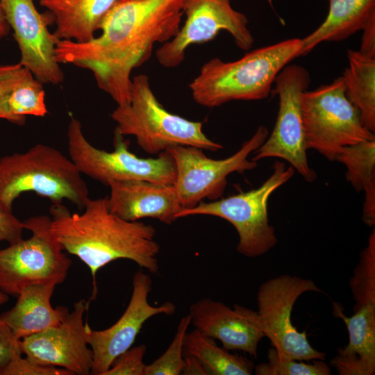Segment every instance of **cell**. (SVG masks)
<instances>
[{"label": "cell", "instance_id": "cell-28", "mask_svg": "<svg viewBox=\"0 0 375 375\" xmlns=\"http://www.w3.org/2000/svg\"><path fill=\"white\" fill-rule=\"evenodd\" d=\"M267 362L254 367L256 375H330L331 369L322 360L310 362L280 358L275 348L269 349Z\"/></svg>", "mask_w": 375, "mask_h": 375}, {"label": "cell", "instance_id": "cell-4", "mask_svg": "<svg viewBox=\"0 0 375 375\" xmlns=\"http://www.w3.org/2000/svg\"><path fill=\"white\" fill-rule=\"evenodd\" d=\"M26 192L53 204L67 199L81 210L89 199L88 185L72 160L43 144L0 158V206L12 211L14 201Z\"/></svg>", "mask_w": 375, "mask_h": 375}, {"label": "cell", "instance_id": "cell-38", "mask_svg": "<svg viewBox=\"0 0 375 375\" xmlns=\"http://www.w3.org/2000/svg\"><path fill=\"white\" fill-rule=\"evenodd\" d=\"M8 295L4 293L1 289H0V305H2L7 302L8 301Z\"/></svg>", "mask_w": 375, "mask_h": 375}, {"label": "cell", "instance_id": "cell-7", "mask_svg": "<svg viewBox=\"0 0 375 375\" xmlns=\"http://www.w3.org/2000/svg\"><path fill=\"white\" fill-rule=\"evenodd\" d=\"M301 109L307 149L335 160L347 146L375 139L363 125L359 112L348 99L342 76L301 96Z\"/></svg>", "mask_w": 375, "mask_h": 375}, {"label": "cell", "instance_id": "cell-3", "mask_svg": "<svg viewBox=\"0 0 375 375\" xmlns=\"http://www.w3.org/2000/svg\"><path fill=\"white\" fill-rule=\"evenodd\" d=\"M301 39L290 38L258 48L231 62L214 58L189 84L194 101L215 108L231 101L267 98L278 73L300 56Z\"/></svg>", "mask_w": 375, "mask_h": 375}, {"label": "cell", "instance_id": "cell-30", "mask_svg": "<svg viewBox=\"0 0 375 375\" xmlns=\"http://www.w3.org/2000/svg\"><path fill=\"white\" fill-rule=\"evenodd\" d=\"M146 351L144 344L131 347L118 356L103 375H144Z\"/></svg>", "mask_w": 375, "mask_h": 375}, {"label": "cell", "instance_id": "cell-33", "mask_svg": "<svg viewBox=\"0 0 375 375\" xmlns=\"http://www.w3.org/2000/svg\"><path fill=\"white\" fill-rule=\"evenodd\" d=\"M21 340L0 317V371L14 358L22 356Z\"/></svg>", "mask_w": 375, "mask_h": 375}, {"label": "cell", "instance_id": "cell-14", "mask_svg": "<svg viewBox=\"0 0 375 375\" xmlns=\"http://www.w3.org/2000/svg\"><path fill=\"white\" fill-rule=\"evenodd\" d=\"M88 304L79 300L59 324L22 339V353L35 363L63 368L73 375L91 374L93 358L88 347L90 327L83 322Z\"/></svg>", "mask_w": 375, "mask_h": 375}, {"label": "cell", "instance_id": "cell-16", "mask_svg": "<svg viewBox=\"0 0 375 375\" xmlns=\"http://www.w3.org/2000/svg\"><path fill=\"white\" fill-rule=\"evenodd\" d=\"M0 5L21 53L19 63L42 83H62L64 74L56 58L59 40L49 32L33 0H0Z\"/></svg>", "mask_w": 375, "mask_h": 375}, {"label": "cell", "instance_id": "cell-35", "mask_svg": "<svg viewBox=\"0 0 375 375\" xmlns=\"http://www.w3.org/2000/svg\"><path fill=\"white\" fill-rule=\"evenodd\" d=\"M362 30L363 33L359 51L375 58V17L370 19Z\"/></svg>", "mask_w": 375, "mask_h": 375}, {"label": "cell", "instance_id": "cell-15", "mask_svg": "<svg viewBox=\"0 0 375 375\" xmlns=\"http://www.w3.org/2000/svg\"><path fill=\"white\" fill-rule=\"evenodd\" d=\"M132 283L129 303L120 318L106 329L89 331L88 344L93 358L92 374L103 375L118 356L130 349L147 320L157 315H172L176 310V306L171 302L158 306L149 303L152 280L147 274L138 271Z\"/></svg>", "mask_w": 375, "mask_h": 375}, {"label": "cell", "instance_id": "cell-9", "mask_svg": "<svg viewBox=\"0 0 375 375\" xmlns=\"http://www.w3.org/2000/svg\"><path fill=\"white\" fill-rule=\"evenodd\" d=\"M23 224L32 235L0 249V289L15 297L31 285L62 283L72 264L51 233V217L33 216Z\"/></svg>", "mask_w": 375, "mask_h": 375}, {"label": "cell", "instance_id": "cell-11", "mask_svg": "<svg viewBox=\"0 0 375 375\" xmlns=\"http://www.w3.org/2000/svg\"><path fill=\"white\" fill-rule=\"evenodd\" d=\"M307 292L321 290L310 279L288 274L269 278L259 287L256 319L280 358L307 362L325 360L326 354L314 349L306 331H299L291 320L296 301Z\"/></svg>", "mask_w": 375, "mask_h": 375}, {"label": "cell", "instance_id": "cell-27", "mask_svg": "<svg viewBox=\"0 0 375 375\" xmlns=\"http://www.w3.org/2000/svg\"><path fill=\"white\" fill-rule=\"evenodd\" d=\"M349 283L355 301L353 311L367 303H375L374 227L369 236L367 245L360 252L359 262Z\"/></svg>", "mask_w": 375, "mask_h": 375}, {"label": "cell", "instance_id": "cell-34", "mask_svg": "<svg viewBox=\"0 0 375 375\" xmlns=\"http://www.w3.org/2000/svg\"><path fill=\"white\" fill-rule=\"evenodd\" d=\"M24 229L23 221H20L12 213L0 206V242L12 244L22 239Z\"/></svg>", "mask_w": 375, "mask_h": 375}, {"label": "cell", "instance_id": "cell-2", "mask_svg": "<svg viewBox=\"0 0 375 375\" xmlns=\"http://www.w3.org/2000/svg\"><path fill=\"white\" fill-rule=\"evenodd\" d=\"M84 211L71 213L61 203L50 208V230L63 250L77 256L90 269L96 295L97 272L118 259L135 262L158 274L160 245L156 228L142 222L126 221L110 211L108 197L88 199Z\"/></svg>", "mask_w": 375, "mask_h": 375}, {"label": "cell", "instance_id": "cell-1", "mask_svg": "<svg viewBox=\"0 0 375 375\" xmlns=\"http://www.w3.org/2000/svg\"><path fill=\"white\" fill-rule=\"evenodd\" d=\"M185 1L117 0L101 22V35L87 42L59 40L56 60L90 70L98 87L125 106L132 71L149 59L156 43L176 35Z\"/></svg>", "mask_w": 375, "mask_h": 375}, {"label": "cell", "instance_id": "cell-24", "mask_svg": "<svg viewBox=\"0 0 375 375\" xmlns=\"http://www.w3.org/2000/svg\"><path fill=\"white\" fill-rule=\"evenodd\" d=\"M333 311L345 324L349 342L338 349V354L356 358L367 375L375 374V303H369L346 316L339 303L333 302Z\"/></svg>", "mask_w": 375, "mask_h": 375}, {"label": "cell", "instance_id": "cell-36", "mask_svg": "<svg viewBox=\"0 0 375 375\" xmlns=\"http://www.w3.org/2000/svg\"><path fill=\"white\" fill-rule=\"evenodd\" d=\"M181 374L207 375V373L197 358L191 355L184 354V367Z\"/></svg>", "mask_w": 375, "mask_h": 375}, {"label": "cell", "instance_id": "cell-37", "mask_svg": "<svg viewBox=\"0 0 375 375\" xmlns=\"http://www.w3.org/2000/svg\"><path fill=\"white\" fill-rule=\"evenodd\" d=\"M10 28L0 5V38L6 36L9 33Z\"/></svg>", "mask_w": 375, "mask_h": 375}, {"label": "cell", "instance_id": "cell-10", "mask_svg": "<svg viewBox=\"0 0 375 375\" xmlns=\"http://www.w3.org/2000/svg\"><path fill=\"white\" fill-rule=\"evenodd\" d=\"M267 136V128L260 126L238 151L219 160L207 157L202 149L196 147L176 146L168 149L176 170L173 185L182 209L193 208L204 199L215 201L222 198L231 174L244 173L257 167V162L249 160V156Z\"/></svg>", "mask_w": 375, "mask_h": 375}, {"label": "cell", "instance_id": "cell-26", "mask_svg": "<svg viewBox=\"0 0 375 375\" xmlns=\"http://www.w3.org/2000/svg\"><path fill=\"white\" fill-rule=\"evenodd\" d=\"M42 83L29 72L10 92L5 103V119L23 124L26 116L44 117L48 112Z\"/></svg>", "mask_w": 375, "mask_h": 375}, {"label": "cell", "instance_id": "cell-18", "mask_svg": "<svg viewBox=\"0 0 375 375\" xmlns=\"http://www.w3.org/2000/svg\"><path fill=\"white\" fill-rule=\"evenodd\" d=\"M108 185L110 211L126 221L150 217L170 224L182 209L174 185L128 180L111 181Z\"/></svg>", "mask_w": 375, "mask_h": 375}, {"label": "cell", "instance_id": "cell-19", "mask_svg": "<svg viewBox=\"0 0 375 375\" xmlns=\"http://www.w3.org/2000/svg\"><path fill=\"white\" fill-rule=\"evenodd\" d=\"M55 287L35 284L23 288L15 305L0 315L17 339L59 324L69 312L65 306L52 307L50 300Z\"/></svg>", "mask_w": 375, "mask_h": 375}, {"label": "cell", "instance_id": "cell-20", "mask_svg": "<svg viewBox=\"0 0 375 375\" xmlns=\"http://www.w3.org/2000/svg\"><path fill=\"white\" fill-rule=\"evenodd\" d=\"M117 0H40L53 17V35L59 40L87 42L95 37Z\"/></svg>", "mask_w": 375, "mask_h": 375}, {"label": "cell", "instance_id": "cell-5", "mask_svg": "<svg viewBox=\"0 0 375 375\" xmlns=\"http://www.w3.org/2000/svg\"><path fill=\"white\" fill-rule=\"evenodd\" d=\"M111 118L122 135L133 136L145 152L158 155L176 146H191L217 151L223 146L209 139L203 122H194L167 111L155 96L147 76L131 78L129 102L117 106Z\"/></svg>", "mask_w": 375, "mask_h": 375}, {"label": "cell", "instance_id": "cell-8", "mask_svg": "<svg viewBox=\"0 0 375 375\" xmlns=\"http://www.w3.org/2000/svg\"><path fill=\"white\" fill-rule=\"evenodd\" d=\"M67 149L69 158L81 174L108 185L111 181L143 180L173 185L176 170L167 151L156 158H142L129 150L128 140L116 129L114 150L110 152L94 147L85 137L81 122L70 117L67 127Z\"/></svg>", "mask_w": 375, "mask_h": 375}, {"label": "cell", "instance_id": "cell-22", "mask_svg": "<svg viewBox=\"0 0 375 375\" xmlns=\"http://www.w3.org/2000/svg\"><path fill=\"white\" fill-rule=\"evenodd\" d=\"M335 160L347 169V181L357 192H364L362 219L369 227L375 224V139L347 146Z\"/></svg>", "mask_w": 375, "mask_h": 375}, {"label": "cell", "instance_id": "cell-25", "mask_svg": "<svg viewBox=\"0 0 375 375\" xmlns=\"http://www.w3.org/2000/svg\"><path fill=\"white\" fill-rule=\"evenodd\" d=\"M183 354L197 358L207 375H251L255 367L247 358L229 353L196 328L185 334Z\"/></svg>", "mask_w": 375, "mask_h": 375}, {"label": "cell", "instance_id": "cell-21", "mask_svg": "<svg viewBox=\"0 0 375 375\" xmlns=\"http://www.w3.org/2000/svg\"><path fill=\"white\" fill-rule=\"evenodd\" d=\"M329 9L322 24L301 39L300 56L324 42L343 40L362 30L375 17V0H327Z\"/></svg>", "mask_w": 375, "mask_h": 375}, {"label": "cell", "instance_id": "cell-23", "mask_svg": "<svg viewBox=\"0 0 375 375\" xmlns=\"http://www.w3.org/2000/svg\"><path fill=\"white\" fill-rule=\"evenodd\" d=\"M349 66L342 76L345 92L358 109L361 121L375 132V58L359 51H347Z\"/></svg>", "mask_w": 375, "mask_h": 375}, {"label": "cell", "instance_id": "cell-29", "mask_svg": "<svg viewBox=\"0 0 375 375\" xmlns=\"http://www.w3.org/2000/svg\"><path fill=\"white\" fill-rule=\"evenodd\" d=\"M191 324L190 315L183 316L175 335L164 353L151 364L146 365L144 375H179L184 367V338Z\"/></svg>", "mask_w": 375, "mask_h": 375}, {"label": "cell", "instance_id": "cell-13", "mask_svg": "<svg viewBox=\"0 0 375 375\" xmlns=\"http://www.w3.org/2000/svg\"><path fill=\"white\" fill-rule=\"evenodd\" d=\"M183 14V26L156 51L158 62L165 67L178 66L190 46L208 42L221 31L228 32L242 50L248 51L253 46L248 19L232 8L231 0H186Z\"/></svg>", "mask_w": 375, "mask_h": 375}, {"label": "cell", "instance_id": "cell-12", "mask_svg": "<svg viewBox=\"0 0 375 375\" xmlns=\"http://www.w3.org/2000/svg\"><path fill=\"white\" fill-rule=\"evenodd\" d=\"M310 82L307 69L298 65H288L278 73L272 90L279 99L276 123L251 159L284 160L306 182L312 183L317 176L308 164L301 109V96Z\"/></svg>", "mask_w": 375, "mask_h": 375}, {"label": "cell", "instance_id": "cell-32", "mask_svg": "<svg viewBox=\"0 0 375 375\" xmlns=\"http://www.w3.org/2000/svg\"><path fill=\"white\" fill-rule=\"evenodd\" d=\"M29 72L19 63L0 65V119H5V103L9 94Z\"/></svg>", "mask_w": 375, "mask_h": 375}, {"label": "cell", "instance_id": "cell-17", "mask_svg": "<svg viewBox=\"0 0 375 375\" xmlns=\"http://www.w3.org/2000/svg\"><path fill=\"white\" fill-rule=\"evenodd\" d=\"M256 312L237 304L232 309L221 301L205 298L190 306L189 315L196 329L220 341L225 349L257 358L258 344L265 335Z\"/></svg>", "mask_w": 375, "mask_h": 375}, {"label": "cell", "instance_id": "cell-31", "mask_svg": "<svg viewBox=\"0 0 375 375\" xmlns=\"http://www.w3.org/2000/svg\"><path fill=\"white\" fill-rule=\"evenodd\" d=\"M0 375H73L69 371L56 367L42 365L22 356L12 358L0 371Z\"/></svg>", "mask_w": 375, "mask_h": 375}, {"label": "cell", "instance_id": "cell-6", "mask_svg": "<svg viewBox=\"0 0 375 375\" xmlns=\"http://www.w3.org/2000/svg\"><path fill=\"white\" fill-rule=\"evenodd\" d=\"M294 173L290 165L286 167L283 162L275 161L271 175L257 188L181 209L176 215V219L191 215L222 218L230 222L238 234V253L248 258L262 256L278 242L275 230L269 223L268 201Z\"/></svg>", "mask_w": 375, "mask_h": 375}]
</instances>
